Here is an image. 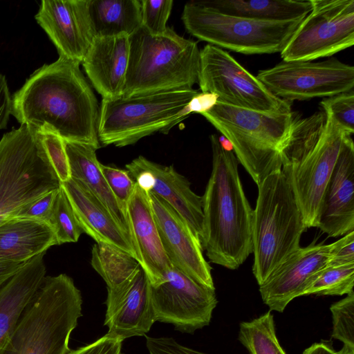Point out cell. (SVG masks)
Instances as JSON below:
<instances>
[{"label": "cell", "instance_id": "1", "mask_svg": "<svg viewBox=\"0 0 354 354\" xmlns=\"http://www.w3.org/2000/svg\"><path fill=\"white\" fill-rule=\"evenodd\" d=\"M80 64L59 56L36 70L14 94L11 113L21 124L97 149L100 106Z\"/></svg>", "mask_w": 354, "mask_h": 354}, {"label": "cell", "instance_id": "2", "mask_svg": "<svg viewBox=\"0 0 354 354\" xmlns=\"http://www.w3.org/2000/svg\"><path fill=\"white\" fill-rule=\"evenodd\" d=\"M212 168L202 198L203 221L200 241L209 261L237 269L252 252V209L239 174L238 160L209 137Z\"/></svg>", "mask_w": 354, "mask_h": 354}, {"label": "cell", "instance_id": "3", "mask_svg": "<svg viewBox=\"0 0 354 354\" xmlns=\"http://www.w3.org/2000/svg\"><path fill=\"white\" fill-rule=\"evenodd\" d=\"M348 135L322 109L304 118H295L281 151V171L307 228L317 227L324 190Z\"/></svg>", "mask_w": 354, "mask_h": 354}, {"label": "cell", "instance_id": "4", "mask_svg": "<svg viewBox=\"0 0 354 354\" xmlns=\"http://www.w3.org/2000/svg\"><path fill=\"white\" fill-rule=\"evenodd\" d=\"M82 306L81 292L71 277L46 276L0 354H67Z\"/></svg>", "mask_w": 354, "mask_h": 354}, {"label": "cell", "instance_id": "5", "mask_svg": "<svg viewBox=\"0 0 354 354\" xmlns=\"http://www.w3.org/2000/svg\"><path fill=\"white\" fill-rule=\"evenodd\" d=\"M129 56L122 97L191 89L198 82L196 41L167 27L158 35L140 26L129 37Z\"/></svg>", "mask_w": 354, "mask_h": 354}, {"label": "cell", "instance_id": "6", "mask_svg": "<svg viewBox=\"0 0 354 354\" xmlns=\"http://www.w3.org/2000/svg\"><path fill=\"white\" fill-rule=\"evenodd\" d=\"M258 187L253 209V274L260 286L290 254L300 248L307 229L292 189L283 172L275 171Z\"/></svg>", "mask_w": 354, "mask_h": 354}, {"label": "cell", "instance_id": "7", "mask_svg": "<svg viewBox=\"0 0 354 354\" xmlns=\"http://www.w3.org/2000/svg\"><path fill=\"white\" fill-rule=\"evenodd\" d=\"M231 144L238 161L257 185L281 169V151L288 140L295 113H266L217 101L202 113Z\"/></svg>", "mask_w": 354, "mask_h": 354}, {"label": "cell", "instance_id": "8", "mask_svg": "<svg viewBox=\"0 0 354 354\" xmlns=\"http://www.w3.org/2000/svg\"><path fill=\"white\" fill-rule=\"evenodd\" d=\"M60 186L38 129L23 124L3 136L0 140V225Z\"/></svg>", "mask_w": 354, "mask_h": 354}, {"label": "cell", "instance_id": "9", "mask_svg": "<svg viewBox=\"0 0 354 354\" xmlns=\"http://www.w3.org/2000/svg\"><path fill=\"white\" fill-rule=\"evenodd\" d=\"M198 93L191 88L102 98L97 123L100 143L122 147L158 131L167 133L181 122L180 111Z\"/></svg>", "mask_w": 354, "mask_h": 354}, {"label": "cell", "instance_id": "10", "mask_svg": "<svg viewBox=\"0 0 354 354\" xmlns=\"http://www.w3.org/2000/svg\"><path fill=\"white\" fill-rule=\"evenodd\" d=\"M301 20L265 21L221 12L201 1L184 6L182 21L194 37L245 55L281 53Z\"/></svg>", "mask_w": 354, "mask_h": 354}, {"label": "cell", "instance_id": "11", "mask_svg": "<svg viewBox=\"0 0 354 354\" xmlns=\"http://www.w3.org/2000/svg\"><path fill=\"white\" fill-rule=\"evenodd\" d=\"M201 92L218 95L225 104L266 113L292 111V102L274 95L229 53L207 44L200 50L198 82Z\"/></svg>", "mask_w": 354, "mask_h": 354}, {"label": "cell", "instance_id": "12", "mask_svg": "<svg viewBox=\"0 0 354 354\" xmlns=\"http://www.w3.org/2000/svg\"><path fill=\"white\" fill-rule=\"evenodd\" d=\"M310 1V12L280 53L284 62L330 57L354 44V0Z\"/></svg>", "mask_w": 354, "mask_h": 354}, {"label": "cell", "instance_id": "13", "mask_svg": "<svg viewBox=\"0 0 354 354\" xmlns=\"http://www.w3.org/2000/svg\"><path fill=\"white\" fill-rule=\"evenodd\" d=\"M257 77L275 96L291 102L353 90L354 67L331 57L322 62H281Z\"/></svg>", "mask_w": 354, "mask_h": 354}, {"label": "cell", "instance_id": "14", "mask_svg": "<svg viewBox=\"0 0 354 354\" xmlns=\"http://www.w3.org/2000/svg\"><path fill=\"white\" fill-rule=\"evenodd\" d=\"M156 321L192 333L208 326L218 301L215 290L204 286L172 266L158 282L149 283Z\"/></svg>", "mask_w": 354, "mask_h": 354}, {"label": "cell", "instance_id": "15", "mask_svg": "<svg viewBox=\"0 0 354 354\" xmlns=\"http://www.w3.org/2000/svg\"><path fill=\"white\" fill-rule=\"evenodd\" d=\"M149 196L160 241L171 265L198 283L215 290L200 239L168 203L153 193Z\"/></svg>", "mask_w": 354, "mask_h": 354}, {"label": "cell", "instance_id": "16", "mask_svg": "<svg viewBox=\"0 0 354 354\" xmlns=\"http://www.w3.org/2000/svg\"><path fill=\"white\" fill-rule=\"evenodd\" d=\"M106 305V335L122 341L145 335L156 322L149 281L140 266L120 283L107 287Z\"/></svg>", "mask_w": 354, "mask_h": 354}, {"label": "cell", "instance_id": "17", "mask_svg": "<svg viewBox=\"0 0 354 354\" xmlns=\"http://www.w3.org/2000/svg\"><path fill=\"white\" fill-rule=\"evenodd\" d=\"M330 248L331 243L313 242L298 248L274 270L259 286L261 299L270 310L283 313L292 299L302 296L316 274L326 266Z\"/></svg>", "mask_w": 354, "mask_h": 354}, {"label": "cell", "instance_id": "18", "mask_svg": "<svg viewBox=\"0 0 354 354\" xmlns=\"http://www.w3.org/2000/svg\"><path fill=\"white\" fill-rule=\"evenodd\" d=\"M35 19L59 56L82 63L94 38L87 0H43Z\"/></svg>", "mask_w": 354, "mask_h": 354}, {"label": "cell", "instance_id": "19", "mask_svg": "<svg viewBox=\"0 0 354 354\" xmlns=\"http://www.w3.org/2000/svg\"><path fill=\"white\" fill-rule=\"evenodd\" d=\"M353 194L354 144L348 135L324 190L317 227L331 237L354 231Z\"/></svg>", "mask_w": 354, "mask_h": 354}, {"label": "cell", "instance_id": "20", "mask_svg": "<svg viewBox=\"0 0 354 354\" xmlns=\"http://www.w3.org/2000/svg\"><path fill=\"white\" fill-rule=\"evenodd\" d=\"M130 237L151 284L160 281L173 266L162 247L154 220L149 193L136 183L126 206Z\"/></svg>", "mask_w": 354, "mask_h": 354}, {"label": "cell", "instance_id": "21", "mask_svg": "<svg viewBox=\"0 0 354 354\" xmlns=\"http://www.w3.org/2000/svg\"><path fill=\"white\" fill-rule=\"evenodd\" d=\"M84 232L96 243L115 247L137 256L129 233L117 222L103 203L84 185L73 178L62 183Z\"/></svg>", "mask_w": 354, "mask_h": 354}, {"label": "cell", "instance_id": "22", "mask_svg": "<svg viewBox=\"0 0 354 354\" xmlns=\"http://www.w3.org/2000/svg\"><path fill=\"white\" fill-rule=\"evenodd\" d=\"M129 37H94L81 63L93 86L104 99L122 96L129 56Z\"/></svg>", "mask_w": 354, "mask_h": 354}, {"label": "cell", "instance_id": "23", "mask_svg": "<svg viewBox=\"0 0 354 354\" xmlns=\"http://www.w3.org/2000/svg\"><path fill=\"white\" fill-rule=\"evenodd\" d=\"M129 164L151 174L153 182L149 193H153L168 203L200 239L203 221L202 198L192 190L189 181L173 165H162L142 156Z\"/></svg>", "mask_w": 354, "mask_h": 354}, {"label": "cell", "instance_id": "24", "mask_svg": "<svg viewBox=\"0 0 354 354\" xmlns=\"http://www.w3.org/2000/svg\"><path fill=\"white\" fill-rule=\"evenodd\" d=\"M44 255L43 252L25 262L0 288V352L46 277Z\"/></svg>", "mask_w": 354, "mask_h": 354}, {"label": "cell", "instance_id": "25", "mask_svg": "<svg viewBox=\"0 0 354 354\" xmlns=\"http://www.w3.org/2000/svg\"><path fill=\"white\" fill-rule=\"evenodd\" d=\"M55 245L56 234L47 222L15 217L0 225V261L24 263Z\"/></svg>", "mask_w": 354, "mask_h": 354}, {"label": "cell", "instance_id": "26", "mask_svg": "<svg viewBox=\"0 0 354 354\" xmlns=\"http://www.w3.org/2000/svg\"><path fill=\"white\" fill-rule=\"evenodd\" d=\"M71 178L80 182L97 196L117 222L129 234L125 211L122 208L102 174L93 146L64 140Z\"/></svg>", "mask_w": 354, "mask_h": 354}, {"label": "cell", "instance_id": "27", "mask_svg": "<svg viewBox=\"0 0 354 354\" xmlns=\"http://www.w3.org/2000/svg\"><path fill=\"white\" fill-rule=\"evenodd\" d=\"M94 37H129L141 26L139 0H87Z\"/></svg>", "mask_w": 354, "mask_h": 354}, {"label": "cell", "instance_id": "28", "mask_svg": "<svg viewBox=\"0 0 354 354\" xmlns=\"http://www.w3.org/2000/svg\"><path fill=\"white\" fill-rule=\"evenodd\" d=\"M201 2L225 14L274 21L301 20L312 9L310 0H215Z\"/></svg>", "mask_w": 354, "mask_h": 354}, {"label": "cell", "instance_id": "29", "mask_svg": "<svg viewBox=\"0 0 354 354\" xmlns=\"http://www.w3.org/2000/svg\"><path fill=\"white\" fill-rule=\"evenodd\" d=\"M91 263L104 279L106 287L120 283L140 266L131 254L101 243L93 245Z\"/></svg>", "mask_w": 354, "mask_h": 354}, {"label": "cell", "instance_id": "30", "mask_svg": "<svg viewBox=\"0 0 354 354\" xmlns=\"http://www.w3.org/2000/svg\"><path fill=\"white\" fill-rule=\"evenodd\" d=\"M238 339L249 354H286L277 337L271 310L251 321L242 322Z\"/></svg>", "mask_w": 354, "mask_h": 354}, {"label": "cell", "instance_id": "31", "mask_svg": "<svg viewBox=\"0 0 354 354\" xmlns=\"http://www.w3.org/2000/svg\"><path fill=\"white\" fill-rule=\"evenodd\" d=\"M354 263L326 266L317 272L302 296L343 295L353 291Z\"/></svg>", "mask_w": 354, "mask_h": 354}, {"label": "cell", "instance_id": "32", "mask_svg": "<svg viewBox=\"0 0 354 354\" xmlns=\"http://www.w3.org/2000/svg\"><path fill=\"white\" fill-rule=\"evenodd\" d=\"M49 223L54 229L58 245L77 242L84 233L61 186L56 196Z\"/></svg>", "mask_w": 354, "mask_h": 354}, {"label": "cell", "instance_id": "33", "mask_svg": "<svg viewBox=\"0 0 354 354\" xmlns=\"http://www.w3.org/2000/svg\"><path fill=\"white\" fill-rule=\"evenodd\" d=\"M332 337L339 339L344 346L354 348V290L342 299L333 304Z\"/></svg>", "mask_w": 354, "mask_h": 354}, {"label": "cell", "instance_id": "34", "mask_svg": "<svg viewBox=\"0 0 354 354\" xmlns=\"http://www.w3.org/2000/svg\"><path fill=\"white\" fill-rule=\"evenodd\" d=\"M322 109L328 113L337 124L346 133H354V91L324 97Z\"/></svg>", "mask_w": 354, "mask_h": 354}, {"label": "cell", "instance_id": "35", "mask_svg": "<svg viewBox=\"0 0 354 354\" xmlns=\"http://www.w3.org/2000/svg\"><path fill=\"white\" fill-rule=\"evenodd\" d=\"M38 130L48 158L59 181L61 183L68 181L71 176L64 140L51 131Z\"/></svg>", "mask_w": 354, "mask_h": 354}, {"label": "cell", "instance_id": "36", "mask_svg": "<svg viewBox=\"0 0 354 354\" xmlns=\"http://www.w3.org/2000/svg\"><path fill=\"white\" fill-rule=\"evenodd\" d=\"M141 26L149 34L160 35L167 29L174 1L172 0H142Z\"/></svg>", "mask_w": 354, "mask_h": 354}, {"label": "cell", "instance_id": "37", "mask_svg": "<svg viewBox=\"0 0 354 354\" xmlns=\"http://www.w3.org/2000/svg\"><path fill=\"white\" fill-rule=\"evenodd\" d=\"M100 169L109 189L126 212V206L133 192L136 182L127 169L104 165L102 163H100Z\"/></svg>", "mask_w": 354, "mask_h": 354}, {"label": "cell", "instance_id": "38", "mask_svg": "<svg viewBox=\"0 0 354 354\" xmlns=\"http://www.w3.org/2000/svg\"><path fill=\"white\" fill-rule=\"evenodd\" d=\"M59 189L44 194L25 206L18 212L15 217L30 218L49 223Z\"/></svg>", "mask_w": 354, "mask_h": 354}, {"label": "cell", "instance_id": "39", "mask_svg": "<svg viewBox=\"0 0 354 354\" xmlns=\"http://www.w3.org/2000/svg\"><path fill=\"white\" fill-rule=\"evenodd\" d=\"M351 263H354V231L331 243L326 266H337Z\"/></svg>", "mask_w": 354, "mask_h": 354}, {"label": "cell", "instance_id": "40", "mask_svg": "<svg viewBox=\"0 0 354 354\" xmlns=\"http://www.w3.org/2000/svg\"><path fill=\"white\" fill-rule=\"evenodd\" d=\"M149 354H207L183 346L172 337H146Z\"/></svg>", "mask_w": 354, "mask_h": 354}, {"label": "cell", "instance_id": "41", "mask_svg": "<svg viewBox=\"0 0 354 354\" xmlns=\"http://www.w3.org/2000/svg\"><path fill=\"white\" fill-rule=\"evenodd\" d=\"M122 340L105 335L84 346L70 350L67 354H123Z\"/></svg>", "mask_w": 354, "mask_h": 354}, {"label": "cell", "instance_id": "42", "mask_svg": "<svg viewBox=\"0 0 354 354\" xmlns=\"http://www.w3.org/2000/svg\"><path fill=\"white\" fill-rule=\"evenodd\" d=\"M218 95L209 92L195 95L180 112V120H183L190 113H204L210 111L218 101Z\"/></svg>", "mask_w": 354, "mask_h": 354}, {"label": "cell", "instance_id": "43", "mask_svg": "<svg viewBox=\"0 0 354 354\" xmlns=\"http://www.w3.org/2000/svg\"><path fill=\"white\" fill-rule=\"evenodd\" d=\"M12 110V99L4 75L0 73V129L6 128Z\"/></svg>", "mask_w": 354, "mask_h": 354}, {"label": "cell", "instance_id": "44", "mask_svg": "<svg viewBox=\"0 0 354 354\" xmlns=\"http://www.w3.org/2000/svg\"><path fill=\"white\" fill-rule=\"evenodd\" d=\"M24 263L25 262L21 263L0 261V288L23 266Z\"/></svg>", "mask_w": 354, "mask_h": 354}, {"label": "cell", "instance_id": "45", "mask_svg": "<svg viewBox=\"0 0 354 354\" xmlns=\"http://www.w3.org/2000/svg\"><path fill=\"white\" fill-rule=\"evenodd\" d=\"M303 354H337L330 342H320L312 344L303 352Z\"/></svg>", "mask_w": 354, "mask_h": 354}, {"label": "cell", "instance_id": "46", "mask_svg": "<svg viewBox=\"0 0 354 354\" xmlns=\"http://www.w3.org/2000/svg\"><path fill=\"white\" fill-rule=\"evenodd\" d=\"M337 354H354V348L343 346L342 348L337 352Z\"/></svg>", "mask_w": 354, "mask_h": 354}]
</instances>
